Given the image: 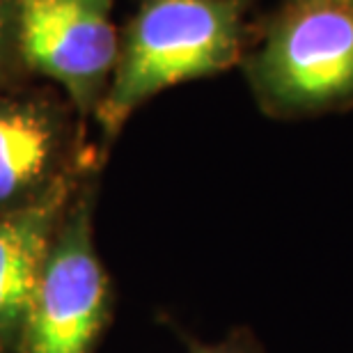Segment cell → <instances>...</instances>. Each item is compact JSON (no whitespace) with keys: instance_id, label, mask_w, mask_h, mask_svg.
Listing matches in <instances>:
<instances>
[{"instance_id":"4","label":"cell","mask_w":353,"mask_h":353,"mask_svg":"<svg viewBox=\"0 0 353 353\" xmlns=\"http://www.w3.org/2000/svg\"><path fill=\"white\" fill-rule=\"evenodd\" d=\"M103 163L58 88L28 79L0 90V214L44 204Z\"/></svg>"},{"instance_id":"8","label":"cell","mask_w":353,"mask_h":353,"mask_svg":"<svg viewBox=\"0 0 353 353\" xmlns=\"http://www.w3.org/2000/svg\"><path fill=\"white\" fill-rule=\"evenodd\" d=\"M188 353H264L257 337L245 328H236L216 344H197L190 342Z\"/></svg>"},{"instance_id":"7","label":"cell","mask_w":353,"mask_h":353,"mask_svg":"<svg viewBox=\"0 0 353 353\" xmlns=\"http://www.w3.org/2000/svg\"><path fill=\"white\" fill-rule=\"evenodd\" d=\"M17 0H0V90L28 81Z\"/></svg>"},{"instance_id":"5","label":"cell","mask_w":353,"mask_h":353,"mask_svg":"<svg viewBox=\"0 0 353 353\" xmlns=\"http://www.w3.org/2000/svg\"><path fill=\"white\" fill-rule=\"evenodd\" d=\"M28 76L58 88L74 110L94 119L119 48L115 0H17Z\"/></svg>"},{"instance_id":"3","label":"cell","mask_w":353,"mask_h":353,"mask_svg":"<svg viewBox=\"0 0 353 353\" xmlns=\"http://www.w3.org/2000/svg\"><path fill=\"white\" fill-rule=\"evenodd\" d=\"M101 168L74 190L28 305L19 353H94L115 314V289L94 243Z\"/></svg>"},{"instance_id":"9","label":"cell","mask_w":353,"mask_h":353,"mask_svg":"<svg viewBox=\"0 0 353 353\" xmlns=\"http://www.w3.org/2000/svg\"><path fill=\"white\" fill-rule=\"evenodd\" d=\"M287 3H330V5L351 7V10H353V0H287Z\"/></svg>"},{"instance_id":"2","label":"cell","mask_w":353,"mask_h":353,"mask_svg":"<svg viewBox=\"0 0 353 353\" xmlns=\"http://www.w3.org/2000/svg\"><path fill=\"white\" fill-rule=\"evenodd\" d=\"M243 76L259 110L275 119L353 108V10L285 3L243 55Z\"/></svg>"},{"instance_id":"6","label":"cell","mask_w":353,"mask_h":353,"mask_svg":"<svg viewBox=\"0 0 353 353\" xmlns=\"http://www.w3.org/2000/svg\"><path fill=\"white\" fill-rule=\"evenodd\" d=\"M79 183L32 209L0 214V353H19L41 262Z\"/></svg>"},{"instance_id":"1","label":"cell","mask_w":353,"mask_h":353,"mask_svg":"<svg viewBox=\"0 0 353 353\" xmlns=\"http://www.w3.org/2000/svg\"><path fill=\"white\" fill-rule=\"evenodd\" d=\"M248 0H140L119 28L110 85L99 105L105 159L122 126L161 92L241 65Z\"/></svg>"}]
</instances>
